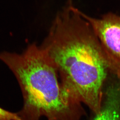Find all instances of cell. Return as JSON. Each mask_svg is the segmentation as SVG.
Masks as SVG:
<instances>
[{
    "instance_id": "6da1fadb",
    "label": "cell",
    "mask_w": 120,
    "mask_h": 120,
    "mask_svg": "<svg viewBox=\"0 0 120 120\" xmlns=\"http://www.w3.org/2000/svg\"><path fill=\"white\" fill-rule=\"evenodd\" d=\"M40 47L60 76L65 93L98 113L109 62L89 23L71 1L57 15Z\"/></svg>"
},
{
    "instance_id": "7a4b0ae2",
    "label": "cell",
    "mask_w": 120,
    "mask_h": 120,
    "mask_svg": "<svg viewBox=\"0 0 120 120\" xmlns=\"http://www.w3.org/2000/svg\"><path fill=\"white\" fill-rule=\"evenodd\" d=\"M0 60L21 89L23 106L17 113L21 120H80L86 114L82 104L65 93L56 69L40 46L33 43L21 53L0 52Z\"/></svg>"
},
{
    "instance_id": "3957f363",
    "label": "cell",
    "mask_w": 120,
    "mask_h": 120,
    "mask_svg": "<svg viewBox=\"0 0 120 120\" xmlns=\"http://www.w3.org/2000/svg\"><path fill=\"white\" fill-rule=\"evenodd\" d=\"M107 53L120 66V16L108 14L101 19L90 17L80 11ZM108 54L107 55V56Z\"/></svg>"
},
{
    "instance_id": "277c9868",
    "label": "cell",
    "mask_w": 120,
    "mask_h": 120,
    "mask_svg": "<svg viewBox=\"0 0 120 120\" xmlns=\"http://www.w3.org/2000/svg\"><path fill=\"white\" fill-rule=\"evenodd\" d=\"M116 89H109L100 111L92 120H120V92Z\"/></svg>"
},
{
    "instance_id": "5b68a950",
    "label": "cell",
    "mask_w": 120,
    "mask_h": 120,
    "mask_svg": "<svg viewBox=\"0 0 120 120\" xmlns=\"http://www.w3.org/2000/svg\"><path fill=\"white\" fill-rule=\"evenodd\" d=\"M0 120H21L17 113H14L0 107Z\"/></svg>"
},
{
    "instance_id": "8992f818",
    "label": "cell",
    "mask_w": 120,
    "mask_h": 120,
    "mask_svg": "<svg viewBox=\"0 0 120 120\" xmlns=\"http://www.w3.org/2000/svg\"><path fill=\"white\" fill-rule=\"evenodd\" d=\"M118 68H117V73H118V75L120 78V66H117Z\"/></svg>"
}]
</instances>
